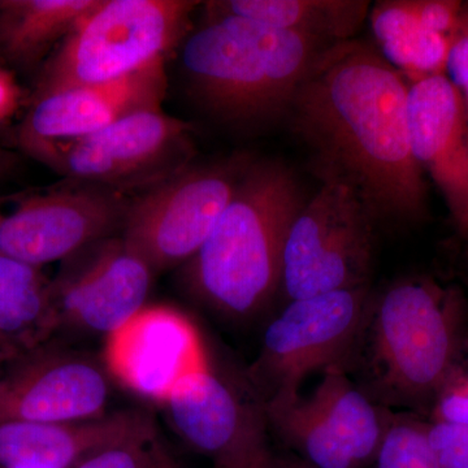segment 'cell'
Returning <instances> with one entry per match:
<instances>
[{"label":"cell","mask_w":468,"mask_h":468,"mask_svg":"<svg viewBox=\"0 0 468 468\" xmlns=\"http://www.w3.org/2000/svg\"><path fill=\"white\" fill-rule=\"evenodd\" d=\"M97 0H0V64L43 66Z\"/></svg>","instance_id":"20"},{"label":"cell","mask_w":468,"mask_h":468,"mask_svg":"<svg viewBox=\"0 0 468 468\" xmlns=\"http://www.w3.org/2000/svg\"><path fill=\"white\" fill-rule=\"evenodd\" d=\"M0 468H5V467H0Z\"/></svg>","instance_id":"33"},{"label":"cell","mask_w":468,"mask_h":468,"mask_svg":"<svg viewBox=\"0 0 468 468\" xmlns=\"http://www.w3.org/2000/svg\"><path fill=\"white\" fill-rule=\"evenodd\" d=\"M207 16L184 43V73L209 112L236 124L289 112L310 68L331 46L249 18Z\"/></svg>","instance_id":"3"},{"label":"cell","mask_w":468,"mask_h":468,"mask_svg":"<svg viewBox=\"0 0 468 468\" xmlns=\"http://www.w3.org/2000/svg\"><path fill=\"white\" fill-rule=\"evenodd\" d=\"M209 15H230L335 43L358 32L369 3L362 0H221L206 5Z\"/></svg>","instance_id":"21"},{"label":"cell","mask_w":468,"mask_h":468,"mask_svg":"<svg viewBox=\"0 0 468 468\" xmlns=\"http://www.w3.org/2000/svg\"><path fill=\"white\" fill-rule=\"evenodd\" d=\"M17 158L14 154L0 147V178L8 176L16 167Z\"/></svg>","instance_id":"30"},{"label":"cell","mask_w":468,"mask_h":468,"mask_svg":"<svg viewBox=\"0 0 468 468\" xmlns=\"http://www.w3.org/2000/svg\"><path fill=\"white\" fill-rule=\"evenodd\" d=\"M381 57L410 82L446 73L452 39L427 29L408 0L378 2L368 14Z\"/></svg>","instance_id":"22"},{"label":"cell","mask_w":468,"mask_h":468,"mask_svg":"<svg viewBox=\"0 0 468 468\" xmlns=\"http://www.w3.org/2000/svg\"><path fill=\"white\" fill-rule=\"evenodd\" d=\"M24 103V91L8 67L0 64V131Z\"/></svg>","instance_id":"29"},{"label":"cell","mask_w":468,"mask_h":468,"mask_svg":"<svg viewBox=\"0 0 468 468\" xmlns=\"http://www.w3.org/2000/svg\"><path fill=\"white\" fill-rule=\"evenodd\" d=\"M151 419L149 412L133 409L75 423L0 421V467L75 468Z\"/></svg>","instance_id":"18"},{"label":"cell","mask_w":468,"mask_h":468,"mask_svg":"<svg viewBox=\"0 0 468 468\" xmlns=\"http://www.w3.org/2000/svg\"><path fill=\"white\" fill-rule=\"evenodd\" d=\"M410 9L431 32L452 38L460 27L463 3L457 0H408Z\"/></svg>","instance_id":"27"},{"label":"cell","mask_w":468,"mask_h":468,"mask_svg":"<svg viewBox=\"0 0 468 468\" xmlns=\"http://www.w3.org/2000/svg\"><path fill=\"white\" fill-rule=\"evenodd\" d=\"M160 406L172 430L212 467L270 468L263 403L209 363L184 378Z\"/></svg>","instance_id":"12"},{"label":"cell","mask_w":468,"mask_h":468,"mask_svg":"<svg viewBox=\"0 0 468 468\" xmlns=\"http://www.w3.org/2000/svg\"><path fill=\"white\" fill-rule=\"evenodd\" d=\"M55 335L50 279L42 268L0 255V363L14 362Z\"/></svg>","instance_id":"19"},{"label":"cell","mask_w":468,"mask_h":468,"mask_svg":"<svg viewBox=\"0 0 468 468\" xmlns=\"http://www.w3.org/2000/svg\"><path fill=\"white\" fill-rule=\"evenodd\" d=\"M375 468H442L431 448L427 420L411 412L390 414Z\"/></svg>","instance_id":"24"},{"label":"cell","mask_w":468,"mask_h":468,"mask_svg":"<svg viewBox=\"0 0 468 468\" xmlns=\"http://www.w3.org/2000/svg\"><path fill=\"white\" fill-rule=\"evenodd\" d=\"M268 428L311 468H366L383 442L389 409L351 380L347 369L323 372L313 393L264 406Z\"/></svg>","instance_id":"9"},{"label":"cell","mask_w":468,"mask_h":468,"mask_svg":"<svg viewBox=\"0 0 468 468\" xmlns=\"http://www.w3.org/2000/svg\"><path fill=\"white\" fill-rule=\"evenodd\" d=\"M270 468H311L297 457H273Z\"/></svg>","instance_id":"31"},{"label":"cell","mask_w":468,"mask_h":468,"mask_svg":"<svg viewBox=\"0 0 468 468\" xmlns=\"http://www.w3.org/2000/svg\"><path fill=\"white\" fill-rule=\"evenodd\" d=\"M197 2L97 0L39 70L36 90L101 84L167 58L189 33Z\"/></svg>","instance_id":"5"},{"label":"cell","mask_w":468,"mask_h":468,"mask_svg":"<svg viewBox=\"0 0 468 468\" xmlns=\"http://www.w3.org/2000/svg\"><path fill=\"white\" fill-rule=\"evenodd\" d=\"M103 365L129 392L160 405L208 359L192 320L175 307L156 304L144 306L106 337Z\"/></svg>","instance_id":"15"},{"label":"cell","mask_w":468,"mask_h":468,"mask_svg":"<svg viewBox=\"0 0 468 468\" xmlns=\"http://www.w3.org/2000/svg\"><path fill=\"white\" fill-rule=\"evenodd\" d=\"M427 436L442 468H468V426L427 420Z\"/></svg>","instance_id":"26"},{"label":"cell","mask_w":468,"mask_h":468,"mask_svg":"<svg viewBox=\"0 0 468 468\" xmlns=\"http://www.w3.org/2000/svg\"><path fill=\"white\" fill-rule=\"evenodd\" d=\"M302 206L291 169L250 163L201 249L183 266L187 291L228 318L260 313L280 289L286 236Z\"/></svg>","instance_id":"2"},{"label":"cell","mask_w":468,"mask_h":468,"mask_svg":"<svg viewBox=\"0 0 468 468\" xmlns=\"http://www.w3.org/2000/svg\"><path fill=\"white\" fill-rule=\"evenodd\" d=\"M167 86L165 58H160L113 81L33 92L15 140L23 151L95 133L140 111L162 109Z\"/></svg>","instance_id":"16"},{"label":"cell","mask_w":468,"mask_h":468,"mask_svg":"<svg viewBox=\"0 0 468 468\" xmlns=\"http://www.w3.org/2000/svg\"><path fill=\"white\" fill-rule=\"evenodd\" d=\"M369 303L367 286L289 301L267 326L260 356L248 371L249 384L263 406L297 399L302 384L316 372L347 369Z\"/></svg>","instance_id":"6"},{"label":"cell","mask_w":468,"mask_h":468,"mask_svg":"<svg viewBox=\"0 0 468 468\" xmlns=\"http://www.w3.org/2000/svg\"><path fill=\"white\" fill-rule=\"evenodd\" d=\"M428 420L468 426V356L440 390Z\"/></svg>","instance_id":"25"},{"label":"cell","mask_w":468,"mask_h":468,"mask_svg":"<svg viewBox=\"0 0 468 468\" xmlns=\"http://www.w3.org/2000/svg\"><path fill=\"white\" fill-rule=\"evenodd\" d=\"M103 362L50 340L0 372V421L75 423L109 414Z\"/></svg>","instance_id":"14"},{"label":"cell","mask_w":468,"mask_h":468,"mask_svg":"<svg viewBox=\"0 0 468 468\" xmlns=\"http://www.w3.org/2000/svg\"><path fill=\"white\" fill-rule=\"evenodd\" d=\"M75 468H183L151 419L140 430L95 452Z\"/></svg>","instance_id":"23"},{"label":"cell","mask_w":468,"mask_h":468,"mask_svg":"<svg viewBox=\"0 0 468 468\" xmlns=\"http://www.w3.org/2000/svg\"><path fill=\"white\" fill-rule=\"evenodd\" d=\"M409 90L380 52L353 38L319 55L289 109L323 180L349 185L375 218L403 223L423 217L427 203L410 143Z\"/></svg>","instance_id":"1"},{"label":"cell","mask_w":468,"mask_h":468,"mask_svg":"<svg viewBox=\"0 0 468 468\" xmlns=\"http://www.w3.org/2000/svg\"><path fill=\"white\" fill-rule=\"evenodd\" d=\"M412 154L442 193L458 232L468 237V115L445 75L410 85Z\"/></svg>","instance_id":"17"},{"label":"cell","mask_w":468,"mask_h":468,"mask_svg":"<svg viewBox=\"0 0 468 468\" xmlns=\"http://www.w3.org/2000/svg\"><path fill=\"white\" fill-rule=\"evenodd\" d=\"M371 212L349 185L324 178L286 236L280 289L289 301L366 286L374 257Z\"/></svg>","instance_id":"7"},{"label":"cell","mask_w":468,"mask_h":468,"mask_svg":"<svg viewBox=\"0 0 468 468\" xmlns=\"http://www.w3.org/2000/svg\"><path fill=\"white\" fill-rule=\"evenodd\" d=\"M192 129L162 109L140 111L95 133L32 144L24 153L67 180L122 190L165 180Z\"/></svg>","instance_id":"11"},{"label":"cell","mask_w":468,"mask_h":468,"mask_svg":"<svg viewBox=\"0 0 468 468\" xmlns=\"http://www.w3.org/2000/svg\"><path fill=\"white\" fill-rule=\"evenodd\" d=\"M250 163L184 167L129 205L122 239L153 272L184 266L211 233Z\"/></svg>","instance_id":"8"},{"label":"cell","mask_w":468,"mask_h":468,"mask_svg":"<svg viewBox=\"0 0 468 468\" xmlns=\"http://www.w3.org/2000/svg\"><path fill=\"white\" fill-rule=\"evenodd\" d=\"M363 334L377 402L431 411L468 356L466 297L430 277L399 280L371 301Z\"/></svg>","instance_id":"4"},{"label":"cell","mask_w":468,"mask_h":468,"mask_svg":"<svg viewBox=\"0 0 468 468\" xmlns=\"http://www.w3.org/2000/svg\"><path fill=\"white\" fill-rule=\"evenodd\" d=\"M445 76L460 91L468 115V3H463L460 27L452 38Z\"/></svg>","instance_id":"28"},{"label":"cell","mask_w":468,"mask_h":468,"mask_svg":"<svg viewBox=\"0 0 468 468\" xmlns=\"http://www.w3.org/2000/svg\"><path fill=\"white\" fill-rule=\"evenodd\" d=\"M131 202L119 190L77 181L3 197L0 254L38 268L61 263L89 243L122 233Z\"/></svg>","instance_id":"10"},{"label":"cell","mask_w":468,"mask_h":468,"mask_svg":"<svg viewBox=\"0 0 468 468\" xmlns=\"http://www.w3.org/2000/svg\"><path fill=\"white\" fill-rule=\"evenodd\" d=\"M154 276L120 234L89 243L50 279L57 334L109 337L146 306Z\"/></svg>","instance_id":"13"},{"label":"cell","mask_w":468,"mask_h":468,"mask_svg":"<svg viewBox=\"0 0 468 468\" xmlns=\"http://www.w3.org/2000/svg\"><path fill=\"white\" fill-rule=\"evenodd\" d=\"M3 367H5V365H2V363H0V372H2Z\"/></svg>","instance_id":"32"}]
</instances>
